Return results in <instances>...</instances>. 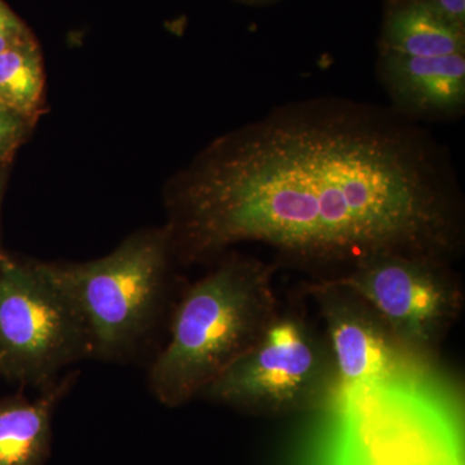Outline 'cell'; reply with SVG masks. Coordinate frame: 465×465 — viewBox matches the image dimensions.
Instances as JSON below:
<instances>
[{
    "label": "cell",
    "instance_id": "7a4b0ae2",
    "mask_svg": "<svg viewBox=\"0 0 465 465\" xmlns=\"http://www.w3.org/2000/svg\"><path fill=\"white\" fill-rule=\"evenodd\" d=\"M275 266L234 255L183 293L170 339L149 371L159 402L182 406L243 356L262 338L281 305Z\"/></svg>",
    "mask_w": 465,
    "mask_h": 465
},
{
    "label": "cell",
    "instance_id": "8fae6325",
    "mask_svg": "<svg viewBox=\"0 0 465 465\" xmlns=\"http://www.w3.org/2000/svg\"><path fill=\"white\" fill-rule=\"evenodd\" d=\"M381 51L412 57L465 54V30L443 20L424 0L391 2Z\"/></svg>",
    "mask_w": 465,
    "mask_h": 465
},
{
    "label": "cell",
    "instance_id": "7c38bea8",
    "mask_svg": "<svg viewBox=\"0 0 465 465\" xmlns=\"http://www.w3.org/2000/svg\"><path fill=\"white\" fill-rule=\"evenodd\" d=\"M45 72L33 39L0 54V104L15 114L34 116L43 104Z\"/></svg>",
    "mask_w": 465,
    "mask_h": 465
},
{
    "label": "cell",
    "instance_id": "e0dca14e",
    "mask_svg": "<svg viewBox=\"0 0 465 465\" xmlns=\"http://www.w3.org/2000/svg\"><path fill=\"white\" fill-rule=\"evenodd\" d=\"M5 258V256L3 255L2 251H0V262H2V260Z\"/></svg>",
    "mask_w": 465,
    "mask_h": 465
},
{
    "label": "cell",
    "instance_id": "ac0fdd59",
    "mask_svg": "<svg viewBox=\"0 0 465 465\" xmlns=\"http://www.w3.org/2000/svg\"><path fill=\"white\" fill-rule=\"evenodd\" d=\"M391 2H405V0H391Z\"/></svg>",
    "mask_w": 465,
    "mask_h": 465
},
{
    "label": "cell",
    "instance_id": "277c9868",
    "mask_svg": "<svg viewBox=\"0 0 465 465\" xmlns=\"http://www.w3.org/2000/svg\"><path fill=\"white\" fill-rule=\"evenodd\" d=\"M173 252L166 228L134 234L94 262L41 264L84 318L92 357L112 361L134 351L154 326Z\"/></svg>",
    "mask_w": 465,
    "mask_h": 465
},
{
    "label": "cell",
    "instance_id": "6da1fadb",
    "mask_svg": "<svg viewBox=\"0 0 465 465\" xmlns=\"http://www.w3.org/2000/svg\"><path fill=\"white\" fill-rule=\"evenodd\" d=\"M460 203L439 150L399 116L339 101L271 113L215 143L171 200L173 250L262 243L304 264L378 252L449 260Z\"/></svg>",
    "mask_w": 465,
    "mask_h": 465
},
{
    "label": "cell",
    "instance_id": "ba28073f",
    "mask_svg": "<svg viewBox=\"0 0 465 465\" xmlns=\"http://www.w3.org/2000/svg\"><path fill=\"white\" fill-rule=\"evenodd\" d=\"M302 292L317 305L341 388L445 378L439 362L407 347L353 291L321 278L304 283Z\"/></svg>",
    "mask_w": 465,
    "mask_h": 465
},
{
    "label": "cell",
    "instance_id": "52a82bcc",
    "mask_svg": "<svg viewBox=\"0 0 465 465\" xmlns=\"http://www.w3.org/2000/svg\"><path fill=\"white\" fill-rule=\"evenodd\" d=\"M324 280L356 292L407 347L436 362L464 308L463 286L449 260L432 256L372 253Z\"/></svg>",
    "mask_w": 465,
    "mask_h": 465
},
{
    "label": "cell",
    "instance_id": "9c48e42d",
    "mask_svg": "<svg viewBox=\"0 0 465 465\" xmlns=\"http://www.w3.org/2000/svg\"><path fill=\"white\" fill-rule=\"evenodd\" d=\"M379 74L407 115L450 116L465 105V54L412 57L381 51Z\"/></svg>",
    "mask_w": 465,
    "mask_h": 465
},
{
    "label": "cell",
    "instance_id": "9a60e30c",
    "mask_svg": "<svg viewBox=\"0 0 465 465\" xmlns=\"http://www.w3.org/2000/svg\"><path fill=\"white\" fill-rule=\"evenodd\" d=\"M443 20L465 30V0H424Z\"/></svg>",
    "mask_w": 465,
    "mask_h": 465
},
{
    "label": "cell",
    "instance_id": "3957f363",
    "mask_svg": "<svg viewBox=\"0 0 465 465\" xmlns=\"http://www.w3.org/2000/svg\"><path fill=\"white\" fill-rule=\"evenodd\" d=\"M445 378L341 388L321 465H464L460 407Z\"/></svg>",
    "mask_w": 465,
    "mask_h": 465
},
{
    "label": "cell",
    "instance_id": "8992f818",
    "mask_svg": "<svg viewBox=\"0 0 465 465\" xmlns=\"http://www.w3.org/2000/svg\"><path fill=\"white\" fill-rule=\"evenodd\" d=\"M92 357L90 332L72 300L41 262H0V375L48 387Z\"/></svg>",
    "mask_w": 465,
    "mask_h": 465
},
{
    "label": "cell",
    "instance_id": "d6986e66",
    "mask_svg": "<svg viewBox=\"0 0 465 465\" xmlns=\"http://www.w3.org/2000/svg\"><path fill=\"white\" fill-rule=\"evenodd\" d=\"M0 108H5V106H3L2 104H0Z\"/></svg>",
    "mask_w": 465,
    "mask_h": 465
},
{
    "label": "cell",
    "instance_id": "2e32d148",
    "mask_svg": "<svg viewBox=\"0 0 465 465\" xmlns=\"http://www.w3.org/2000/svg\"><path fill=\"white\" fill-rule=\"evenodd\" d=\"M247 5H266V3L274 2V0H241Z\"/></svg>",
    "mask_w": 465,
    "mask_h": 465
},
{
    "label": "cell",
    "instance_id": "5b68a950",
    "mask_svg": "<svg viewBox=\"0 0 465 465\" xmlns=\"http://www.w3.org/2000/svg\"><path fill=\"white\" fill-rule=\"evenodd\" d=\"M341 390L323 330L298 308L281 307L262 338L201 397L262 414L322 411Z\"/></svg>",
    "mask_w": 465,
    "mask_h": 465
},
{
    "label": "cell",
    "instance_id": "30bf717a",
    "mask_svg": "<svg viewBox=\"0 0 465 465\" xmlns=\"http://www.w3.org/2000/svg\"><path fill=\"white\" fill-rule=\"evenodd\" d=\"M70 379L52 382L34 401L0 403V465H42L51 442L54 409L69 391Z\"/></svg>",
    "mask_w": 465,
    "mask_h": 465
},
{
    "label": "cell",
    "instance_id": "4fadbf2b",
    "mask_svg": "<svg viewBox=\"0 0 465 465\" xmlns=\"http://www.w3.org/2000/svg\"><path fill=\"white\" fill-rule=\"evenodd\" d=\"M30 39L21 21L0 0V54Z\"/></svg>",
    "mask_w": 465,
    "mask_h": 465
},
{
    "label": "cell",
    "instance_id": "5bb4252c",
    "mask_svg": "<svg viewBox=\"0 0 465 465\" xmlns=\"http://www.w3.org/2000/svg\"><path fill=\"white\" fill-rule=\"evenodd\" d=\"M23 118L8 109L0 108V154L12 148L23 134Z\"/></svg>",
    "mask_w": 465,
    "mask_h": 465
}]
</instances>
